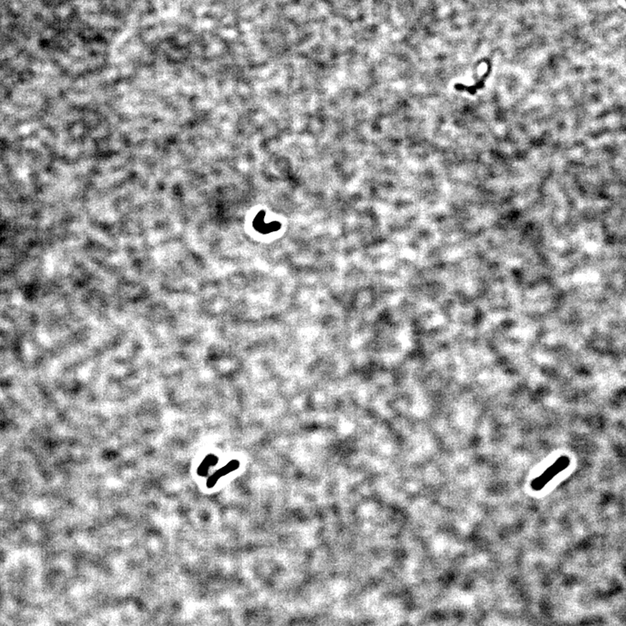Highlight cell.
<instances>
[{"instance_id":"1","label":"cell","mask_w":626,"mask_h":626,"mask_svg":"<svg viewBox=\"0 0 626 626\" xmlns=\"http://www.w3.org/2000/svg\"><path fill=\"white\" fill-rule=\"evenodd\" d=\"M569 465V459L565 457H562L557 461L554 463L553 465H551L549 468L545 470L541 475L538 476V478H534L532 480L531 486L532 490L538 491H541L545 485H547L551 479L557 475L561 471L565 469Z\"/></svg>"}]
</instances>
